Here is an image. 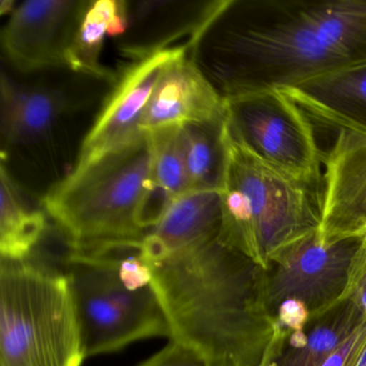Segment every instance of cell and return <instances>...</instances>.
I'll return each instance as SVG.
<instances>
[{
  "label": "cell",
  "instance_id": "1",
  "mask_svg": "<svg viewBox=\"0 0 366 366\" xmlns=\"http://www.w3.org/2000/svg\"><path fill=\"white\" fill-rule=\"evenodd\" d=\"M224 100L366 63V0H224L190 42Z\"/></svg>",
  "mask_w": 366,
  "mask_h": 366
},
{
  "label": "cell",
  "instance_id": "2",
  "mask_svg": "<svg viewBox=\"0 0 366 366\" xmlns=\"http://www.w3.org/2000/svg\"><path fill=\"white\" fill-rule=\"evenodd\" d=\"M139 254L151 267L170 340L200 351L212 366L273 363L269 271L220 243L218 234Z\"/></svg>",
  "mask_w": 366,
  "mask_h": 366
},
{
  "label": "cell",
  "instance_id": "3",
  "mask_svg": "<svg viewBox=\"0 0 366 366\" xmlns=\"http://www.w3.org/2000/svg\"><path fill=\"white\" fill-rule=\"evenodd\" d=\"M153 147L138 140L79 173L70 172L44 194L46 215L74 252L137 247L149 230Z\"/></svg>",
  "mask_w": 366,
  "mask_h": 366
},
{
  "label": "cell",
  "instance_id": "4",
  "mask_svg": "<svg viewBox=\"0 0 366 366\" xmlns=\"http://www.w3.org/2000/svg\"><path fill=\"white\" fill-rule=\"evenodd\" d=\"M224 142L218 239L269 271L284 248L320 228L322 179H295L263 164L233 138L228 119Z\"/></svg>",
  "mask_w": 366,
  "mask_h": 366
},
{
  "label": "cell",
  "instance_id": "5",
  "mask_svg": "<svg viewBox=\"0 0 366 366\" xmlns=\"http://www.w3.org/2000/svg\"><path fill=\"white\" fill-rule=\"evenodd\" d=\"M69 280L31 259H0V366H82Z\"/></svg>",
  "mask_w": 366,
  "mask_h": 366
},
{
  "label": "cell",
  "instance_id": "6",
  "mask_svg": "<svg viewBox=\"0 0 366 366\" xmlns=\"http://www.w3.org/2000/svg\"><path fill=\"white\" fill-rule=\"evenodd\" d=\"M121 248L70 250L64 260L86 357L147 338H171L170 323L153 285L132 290L119 277Z\"/></svg>",
  "mask_w": 366,
  "mask_h": 366
},
{
  "label": "cell",
  "instance_id": "7",
  "mask_svg": "<svg viewBox=\"0 0 366 366\" xmlns=\"http://www.w3.org/2000/svg\"><path fill=\"white\" fill-rule=\"evenodd\" d=\"M226 104L231 134L257 159L295 179H322L325 158L312 122L284 92H257Z\"/></svg>",
  "mask_w": 366,
  "mask_h": 366
},
{
  "label": "cell",
  "instance_id": "8",
  "mask_svg": "<svg viewBox=\"0 0 366 366\" xmlns=\"http://www.w3.org/2000/svg\"><path fill=\"white\" fill-rule=\"evenodd\" d=\"M363 237L325 241L317 230L284 248L269 269L273 314L286 300L303 302L312 316L342 301Z\"/></svg>",
  "mask_w": 366,
  "mask_h": 366
},
{
  "label": "cell",
  "instance_id": "9",
  "mask_svg": "<svg viewBox=\"0 0 366 366\" xmlns=\"http://www.w3.org/2000/svg\"><path fill=\"white\" fill-rule=\"evenodd\" d=\"M189 50V44H182L132 61L85 137L71 173L85 170L144 134L141 119L158 80L171 63Z\"/></svg>",
  "mask_w": 366,
  "mask_h": 366
},
{
  "label": "cell",
  "instance_id": "10",
  "mask_svg": "<svg viewBox=\"0 0 366 366\" xmlns=\"http://www.w3.org/2000/svg\"><path fill=\"white\" fill-rule=\"evenodd\" d=\"M86 0H29L14 8L1 31L10 64L24 74L67 67V55Z\"/></svg>",
  "mask_w": 366,
  "mask_h": 366
},
{
  "label": "cell",
  "instance_id": "11",
  "mask_svg": "<svg viewBox=\"0 0 366 366\" xmlns=\"http://www.w3.org/2000/svg\"><path fill=\"white\" fill-rule=\"evenodd\" d=\"M319 234L325 241L366 235V134L340 130L325 157Z\"/></svg>",
  "mask_w": 366,
  "mask_h": 366
},
{
  "label": "cell",
  "instance_id": "12",
  "mask_svg": "<svg viewBox=\"0 0 366 366\" xmlns=\"http://www.w3.org/2000/svg\"><path fill=\"white\" fill-rule=\"evenodd\" d=\"M227 114L226 100L188 52L162 72L140 128L143 132H153L177 126L222 125Z\"/></svg>",
  "mask_w": 366,
  "mask_h": 366
},
{
  "label": "cell",
  "instance_id": "13",
  "mask_svg": "<svg viewBox=\"0 0 366 366\" xmlns=\"http://www.w3.org/2000/svg\"><path fill=\"white\" fill-rule=\"evenodd\" d=\"M224 3V0L128 1L129 23L126 33L119 38V50L134 61L173 48L171 44L181 38L188 37L192 42Z\"/></svg>",
  "mask_w": 366,
  "mask_h": 366
},
{
  "label": "cell",
  "instance_id": "14",
  "mask_svg": "<svg viewBox=\"0 0 366 366\" xmlns=\"http://www.w3.org/2000/svg\"><path fill=\"white\" fill-rule=\"evenodd\" d=\"M310 119L366 134V63L280 89Z\"/></svg>",
  "mask_w": 366,
  "mask_h": 366
},
{
  "label": "cell",
  "instance_id": "15",
  "mask_svg": "<svg viewBox=\"0 0 366 366\" xmlns=\"http://www.w3.org/2000/svg\"><path fill=\"white\" fill-rule=\"evenodd\" d=\"M69 100L63 91L49 86H20L1 79V134L10 144L29 145L44 141Z\"/></svg>",
  "mask_w": 366,
  "mask_h": 366
},
{
  "label": "cell",
  "instance_id": "16",
  "mask_svg": "<svg viewBox=\"0 0 366 366\" xmlns=\"http://www.w3.org/2000/svg\"><path fill=\"white\" fill-rule=\"evenodd\" d=\"M222 205L218 189L190 190L164 209L139 244L142 252L173 249L219 234Z\"/></svg>",
  "mask_w": 366,
  "mask_h": 366
},
{
  "label": "cell",
  "instance_id": "17",
  "mask_svg": "<svg viewBox=\"0 0 366 366\" xmlns=\"http://www.w3.org/2000/svg\"><path fill=\"white\" fill-rule=\"evenodd\" d=\"M365 321L348 300L315 315L303 331L287 340L276 366H322Z\"/></svg>",
  "mask_w": 366,
  "mask_h": 366
},
{
  "label": "cell",
  "instance_id": "18",
  "mask_svg": "<svg viewBox=\"0 0 366 366\" xmlns=\"http://www.w3.org/2000/svg\"><path fill=\"white\" fill-rule=\"evenodd\" d=\"M129 23L128 1H89L67 55V68L94 78L113 80L112 72L102 66V52L107 37L121 38Z\"/></svg>",
  "mask_w": 366,
  "mask_h": 366
},
{
  "label": "cell",
  "instance_id": "19",
  "mask_svg": "<svg viewBox=\"0 0 366 366\" xmlns=\"http://www.w3.org/2000/svg\"><path fill=\"white\" fill-rule=\"evenodd\" d=\"M0 175V256L24 260L44 237L46 213L26 204L4 164Z\"/></svg>",
  "mask_w": 366,
  "mask_h": 366
},
{
  "label": "cell",
  "instance_id": "20",
  "mask_svg": "<svg viewBox=\"0 0 366 366\" xmlns=\"http://www.w3.org/2000/svg\"><path fill=\"white\" fill-rule=\"evenodd\" d=\"M153 147V192L147 205V222L153 226L166 207L189 192L181 127H168L149 132Z\"/></svg>",
  "mask_w": 366,
  "mask_h": 366
},
{
  "label": "cell",
  "instance_id": "21",
  "mask_svg": "<svg viewBox=\"0 0 366 366\" xmlns=\"http://www.w3.org/2000/svg\"><path fill=\"white\" fill-rule=\"evenodd\" d=\"M181 127L182 144L190 190L218 189L226 162L224 126Z\"/></svg>",
  "mask_w": 366,
  "mask_h": 366
},
{
  "label": "cell",
  "instance_id": "22",
  "mask_svg": "<svg viewBox=\"0 0 366 366\" xmlns=\"http://www.w3.org/2000/svg\"><path fill=\"white\" fill-rule=\"evenodd\" d=\"M139 366H212L207 357L192 347L171 340L153 357Z\"/></svg>",
  "mask_w": 366,
  "mask_h": 366
},
{
  "label": "cell",
  "instance_id": "23",
  "mask_svg": "<svg viewBox=\"0 0 366 366\" xmlns=\"http://www.w3.org/2000/svg\"><path fill=\"white\" fill-rule=\"evenodd\" d=\"M355 305L366 320V235L353 259L344 299Z\"/></svg>",
  "mask_w": 366,
  "mask_h": 366
},
{
  "label": "cell",
  "instance_id": "24",
  "mask_svg": "<svg viewBox=\"0 0 366 366\" xmlns=\"http://www.w3.org/2000/svg\"><path fill=\"white\" fill-rule=\"evenodd\" d=\"M366 345V320L347 338L344 344L323 363L322 366H355Z\"/></svg>",
  "mask_w": 366,
  "mask_h": 366
},
{
  "label": "cell",
  "instance_id": "25",
  "mask_svg": "<svg viewBox=\"0 0 366 366\" xmlns=\"http://www.w3.org/2000/svg\"><path fill=\"white\" fill-rule=\"evenodd\" d=\"M355 366H366V345L364 347L363 351H362L361 355H360L359 360H357Z\"/></svg>",
  "mask_w": 366,
  "mask_h": 366
},
{
  "label": "cell",
  "instance_id": "26",
  "mask_svg": "<svg viewBox=\"0 0 366 366\" xmlns=\"http://www.w3.org/2000/svg\"><path fill=\"white\" fill-rule=\"evenodd\" d=\"M264 366H276V363H275V362H273V363H269V364H267V365H264Z\"/></svg>",
  "mask_w": 366,
  "mask_h": 366
}]
</instances>
